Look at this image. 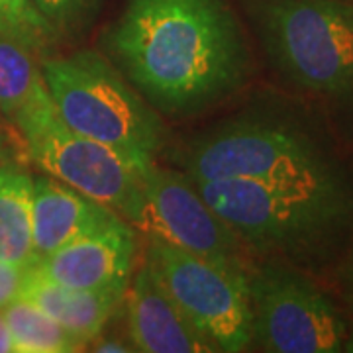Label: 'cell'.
Instances as JSON below:
<instances>
[{
    "mask_svg": "<svg viewBox=\"0 0 353 353\" xmlns=\"http://www.w3.org/2000/svg\"><path fill=\"white\" fill-rule=\"evenodd\" d=\"M250 253L303 257L338 236L352 202L340 176L308 183L192 181Z\"/></svg>",
    "mask_w": 353,
    "mask_h": 353,
    "instance_id": "obj_2",
    "label": "cell"
},
{
    "mask_svg": "<svg viewBox=\"0 0 353 353\" xmlns=\"http://www.w3.org/2000/svg\"><path fill=\"white\" fill-rule=\"evenodd\" d=\"M4 163V138L0 134V165Z\"/></svg>",
    "mask_w": 353,
    "mask_h": 353,
    "instance_id": "obj_23",
    "label": "cell"
},
{
    "mask_svg": "<svg viewBox=\"0 0 353 353\" xmlns=\"http://www.w3.org/2000/svg\"><path fill=\"white\" fill-rule=\"evenodd\" d=\"M0 22L18 26L26 32L36 34L48 43L57 38L48 20L30 0H0Z\"/></svg>",
    "mask_w": 353,
    "mask_h": 353,
    "instance_id": "obj_18",
    "label": "cell"
},
{
    "mask_svg": "<svg viewBox=\"0 0 353 353\" xmlns=\"http://www.w3.org/2000/svg\"><path fill=\"white\" fill-rule=\"evenodd\" d=\"M16 353H73L87 350L83 341L36 304L16 299L2 308Z\"/></svg>",
    "mask_w": 353,
    "mask_h": 353,
    "instance_id": "obj_16",
    "label": "cell"
},
{
    "mask_svg": "<svg viewBox=\"0 0 353 353\" xmlns=\"http://www.w3.org/2000/svg\"><path fill=\"white\" fill-rule=\"evenodd\" d=\"M252 345L271 353H332L350 326L336 303L303 273L275 259L250 269Z\"/></svg>",
    "mask_w": 353,
    "mask_h": 353,
    "instance_id": "obj_8",
    "label": "cell"
},
{
    "mask_svg": "<svg viewBox=\"0 0 353 353\" xmlns=\"http://www.w3.org/2000/svg\"><path fill=\"white\" fill-rule=\"evenodd\" d=\"M0 353H14L12 338H10V332H8L2 310H0Z\"/></svg>",
    "mask_w": 353,
    "mask_h": 353,
    "instance_id": "obj_21",
    "label": "cell"
},
{
    "mask_svg": "<svg viewBox=\"0 0 353 353\" xmlns=\"http://www.w3.org/2000/svg\"><path fill=\"white\" fill-rule=\"evenodd\" d=\"M138 240L124 218L39 257L34 269L57 285L79 290L126 292L136 267Z\"/></svg>",
    "mask_w": 353,
    "mask_h": 353,
    "instance_id": "obj_10",
    "label": "cell"
},
{
    "mask_svg": "<svg viewBox=\"0 0 353 353\" xmlns=\"http://www.w3.org/2000/svg\"><path fill=\"white\" fill-rule=\"evenodd\" d=\"M122 218L50 175L34 176L32 241L36 259Z\"/></svg>",
    "mask_w": 353,
    "mask_h": 353,
    "instance_id": "obj_12",
    "label": "cell"
},
{
    "mask_svg": "<svg viewBox=\"0 0 353 353\" xmlns=\"http://www.w3.org/2000/svg\"><path fill=\"white\" fill-rule=\"evenodd\" d=\"M169 161L190 181L255 179L308 183L338 176L322 145L292 122L240 114L194 134Z\"/></svg>",
    "mask_w": 353,
    "mask_h": 353,
    "instance_id": "obj_4",
    "label": "cell"
},
{
    "mask_svg": "<svg viewBox=\"0 0 353 353\" xmlns=\"http://www.w3.org/2000/svg\"><path fill=\"white\" fill-rule=\"evenodd\" d=\"M132 226L145 238L167 241L226 267L248 269V250L240 238L179 169L155 161L141 173V202Z\"/></svg>",
    "mask_w": 353,
    "mask_h": 353,
    "instance_id": "obj_9",
    "label": "cell"
},
{
    "mask_svg": "<svg viewBox=\"0 0 353 353\" xmlns=\"http://www.w3.org/2000/svg\"><path fill=\"white\" fill-rule=\"evenodd\" d=\"M90 352H101V353H128V352H136L132 341L122 340L118 336H102L99 334L94 340L88 343Z\"/></svg>",
    "mask_w": 353,
    "mask_h": 353,
    "instance_id": "obj_20",
    "label": "cell"
},
{
    "mask_svg": "<svg viewBox=\"0 0 353 353\" xmlns=\"http://www.w3.org/2000/svg\"><path fill=\"white\" fill-rule=\"evenodd\" d=\"M12 122L43 173L134 222L141 202V171L112 148L67 126L55 112L48 87L39 88Z\"/></svg>",
    "mask_w": 353,
    "mask_h": 353,
    "instance_id": "obj_6",
    "label": "cell"
},
{
    "mask_svg": "<svg viewBox=\"0 0 353 353\" xmlns=\"http://www.w3.org/2000/svg\"><path fill=\"white\" fill-rule=\"evenodd\" d=\"M48 46L32 32L0 22V114L8 120L46 87L39 51Z\"/></svg>",
    "mask_w": 353,
    "mask_h": 353,
    "instance_id": "obj_14",
    "label": "cell"
},
{
    "mask_svg": "<svg viewBox=\"0 0 353 353\" xmlns=\"http://www.w3.org/2000/svg\"><path fill=\"white\" fill-rule=\"evenodd\" d=\"M32 199L34 176L20 165H0V259L20 267L36 261Z\"/></svg>",
    "mask_w": 353,
    "mask_h": 353,
    "instance_id": "obj_15",
    "label": "cell"
},
{
    "mask_svg": "<svg viewBox=\"0 0 353 353\" xmlns=\"http://www.w3.org/2000/svg\"><path fill=\"white\" fill-rule=\"evenodd\" d=\"M143 263L216 352L252 347L250 269L226 267L148 238Z\"/></svg>",
    "mask_w": 353,
    "mask_h": 353,
    "instance_id": "obj_7",
    "label": "cell"
},
{
    "mask_svg": "<svg viewBox=\"0 0 353 353\" xmlns=\"http://www.w3.org/2000/svg\"><path fill=\"white\" fill-rule=\"evenodd\" d=\"M20 296L41 308L85 345L104 332L124 299L122 292L112 290H79L57 285L39 275L34 265L26 271Z\"/></svg>",
    "mask_w": 353,
    "mask_h": 353,
    "instance_id": "obj_13",
    "label": "cell"
},
{
    "mask_svg": "<svg viewBox=\"0 0 353 353\" xmlns=\"http://www.w3.org/2000/svg\"><path fill=\"white\" fill-rule=\"evenodd\" d=\"M48 20L55 36L77 38L85 34L101 12L104 0H30Z\"/></svg>",
    "mask_w": 353,
    "mask_h": 353,
    "instance_id": "obj_17",
    "label": "cell"
},
{
    "mask_svg": "<svg viewBox=\"0 0 353 353\" xmlns=\"http://www.w3.org/2000/svg\"><path fill=\"white\" fill-rule=\"evenodd\" d=\"M269 63L314 94L353 92V2L241 0Z\"/></svg>",
    "mask_w": 353,
    "mask_h": 353,
    "instance_id": "obj_5",
    "label": "cell"
},
{
    "mask_svg": "<svg viewBox=\"0 0 353 353\" xmlns=\"http://www.w3.org/2000/svg\"><path fill=\"white\" fill-rule=\"evenodd\" d=\"M102 55L157 114L194 118L236 97L252 53L226 0H126Z\"/></svg>",
    "mask_w": 353,
    "mask_h": 353,
    "instance_id": "obj_1",
    "label": "cell"
},
{
    "mask_svg": "<svg viewBox=\"0 0 353 353\" xmlns=\"http://www.w3.org/2000/svg\"><path fill=\"white\" fill-rule=\"evenodd\" d=\"M57 116L85 138L112 148L141 173L163 152L165 124L102 53L79 50L41 59Z\"/></svg>",
    "mask_w": 353,
    "mask_h": 353,
    "instance_id": "obj_3",
    "label": "cell"
},
{
    "mask_svg": "<svg viewBox=\"0 0 353 353\" xmlns=\"http://www.w3.org/2000/svg\"><path fill=\"white\" fill-rule=\"evenodd\" d=\"M350 2H353V0H350Z\"/></svg>",
    "mask_w": 353,
    "mask_h": 353,
    "instance_id": "obj_24",
    "label": "cell"
},
{
    "mask_svg": "<svg viewBox=\"0 0 353 353\" xmlns=\"http://www.w3.org/2000/svg\"><path fill=\"white\" fill-rule=\"evenodd\" d=\"M28 267H20L0 259V310L14 303L16 299H20Z\"/></svg>",
    "mask_w": 353,
    "mask_h": 353,
    "instance_id": "obj_19",
    "label": "cell"
},
{
    "mask_svg": "<svg viewBox=\"0 0 353 353\" xmlns=\"http://www.w3.org/2000/svg\"><path fill=\"white\" fill-rule=\"evenodd\" d=\"M130 341L141 353H216L212 341L190 322L143 263L126 292Z\"/></svg>",
    "mask_w": 353,
    "mask_h": 353,
    "instance_id": "obj_11",
    "label": "cell"
},
{
    "mask_svg": "<svg viewBox=\"0 0 353 353\" xmlns=\"http://www.w3.org/2000/svg\"><path fill=\"white\" fill-rule=\"evenodd\" d=\"M347 287H350V296H352L350 301H352L353 304V265H352V271H350V283H347Z\"/></svg>",
    "mask_w": 353,
    "mask_h": 353,
    "instance_id": "obj_22",
    "label": "cell"
}]
</instances>
